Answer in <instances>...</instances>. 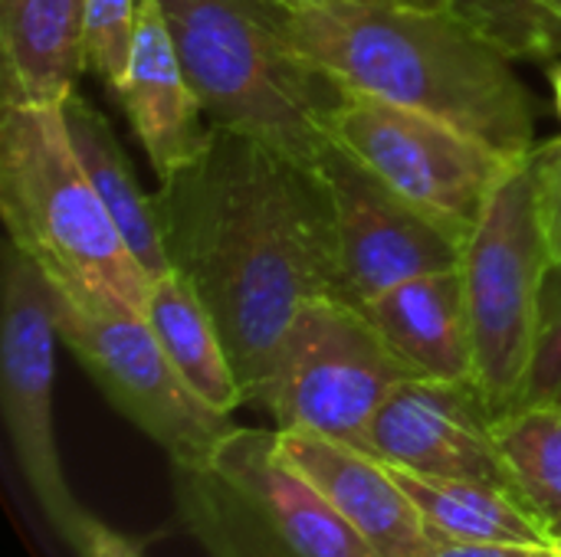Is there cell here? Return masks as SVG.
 <instances>
[{"instance_id":"cell-1","label":"cell","mask_w":561,"mask_h":557,"mask_svg":"<svg viewBox=\"0 0 561 557\" xmlns=\"http://www.w3.org/2000/svg\"><path fill=\"white\" fill-rule=\"evenodd\" d=\"M154 200L171 269L210 309L243 404L263 407L302 302L345 299L319 171L210 125L204 151L164 177Z\"/></svg>"},{"instance_id":"cell-2","label":"cell","mask_w":561,"mask_h":557,"mask_svg":"<svg viewBox=\"0 0 561 557\" xmlns=\"http://www.w3.org/2000/svg\"><path fill=\"white\" fill-rule=\"evenodd\" d=\"M302 56L335 82L434 115L506 158L533 154L536 95L513 56L457 7L339 0L289 7Z\"/></svg>"},{"instance_id":"cell-3","label":"cell","mask_w":561,"mask_h":557,"mask_svg":"<svg viewBox=\"0 0 561 557\" xmlns=\"http://www.w3.org/2000/svg\"><path fill=\"white\" fill-rule=\"evenodd\" d=\"M184 76L214 128L250 135L316 167L332 144L342 82L289 36L276 0H158Z\"/></svg>"},{"instance_id":"cell-4","label":"cell","mask_w":561,"mask_h":557,"mask_svg":"<svg viewBox=\"0 0 561 557\" xmlns=\"http://www.w3.org/2000/svg\"><path fill=\"white\" fill-rule=\"evenodd\" d=\"M0 213L10 243L46 272L53 289L82 302L118 299L145 312L151 279L92 187L59 105H3Z\"/></svg>"},{"instance_id":"cell-5","label":"cell","mask_w":561,"mask_h":557,"mask_svg":"<svg viewBox=\"0 0 561 557\" xmlns=\"http://www.w3.org/2000/svg\"><path fill=\"white\" fill-rule=\"evenodd\" d=\"M171 473L178 519L210 557H378L286 463L276 430L233 427L204 460Z\"/></svg>"},{"instance_id":"cell-6","label":"cell","mask_w":561,"mask_h":557,"mask_svg":"<svg viewBox=\"0 0 561 557\" xmlns=\"http://www.w3.org/2000/svg\"><path fill=\"white\" fill-rule=\"evenodd\" d=\"M549 269L552 256L526 154L496 184L460 256L473 332V384L496 417L523 404Z\"/></svg>"},{"instance_id":"cell-7","label":"cell","mask_w":561,"mask_h":557,"mask_svg":"<svg viewBox=\"0 0 561 557\" xmlns=\"http://www.w3.org/2000/svg\"><path fill=\"white\" fill-rule=\"evenodd\" d=\"M417 378L342 295H316L296 312L263 410L276 430H306L365 450V433L391 391Z\"/></svg>"},{"instance_id":"cell-8","label":"cell","mask_w":561,"mask_h":557,"mask_svg":"<svg viewBox=\"0 0 561 557\" xmlns=\"http://www.w3.org/2000/svg\"><path fill=\"white\" fill-rule=\"evenodd\" d=\"M329 138L460 243L480 223L510 164L519 161L434 115L348 85L329 115Z\"/></svg>"},{"instance_id":"cell-9","label":"cell","mask_w":561,"mask_h":557,"mask_svg":"<svg viewBox=\"0 0 561 557\" xmlns=\"http://www.w3.org/2000/svg\"><path fill=\"white\" fill-rule=\"evenodd\" d=\"M59 341L76 355L105 401L154 440L171 466L204 460L237 423L214 410L164 355L145 312L118 302H82L53 289Z\"/></svg>"},{"instance_id":"cell-10","label":"cell","mask_w":561,"mask_h":557,"mask_svg":"<svg viewBox=\"0 0 561 557\" xmlns=\"http://www.w3.org/2000/svg\"><path fill=\"white\" fill-rule=\"evenodd\" d=\"M56 309L46 272L13 243L3 253L0 315V397L20 473L49 525L66 535L85 512L62 476L53 433Z\"/></svg>"},{"instance_id":"cell-11","label":"cell","mask_w":561,"mask_h":557,"mask_svg":"<svg viewBox=\"0 0 561 557\" xmlns=\"http://www.w3.org/2000/svg\"><path fill=\"white\" fill-rule=\"evenodd\" d=\"M325 184L345 299L362 305L424 272L460 266L463 243L339 144L316 161Z\"/></svg>"},{"instance_id":"cell-12","label":"cell","mask_w":561,"mask_h":557,"mask_svg":"<svg viewBox=\"0 0 561 557\" xmlns=\"http://www.w3.org/2000/svg\"><path fill=\"white\" fill-rule=\"evenodd\" d=\"M365 453L421 476L470 479L516 492L496 443V414L477 384L434 378L401 381L375 414L365 433Z\"/></svg>"},{"instance_id":"cell-13","label":"cell","mask_w":561,"mask_h":557,"mask_svg":"<svg viewBox=\"0 0 561 557\" xmlns=\"http://www.w3.org/2000/svg\"><path fill=\"white\" fill-rule=\"evenodd\" d=\"M276 446L378 557H424L434 548L424 515L378 456L306 430H276Z\"/></svg>"},{"instance_id":"cell-14","label":"cell","mask_w":561,"mask_h":557,"mask_svg":"<svg viewBox=\"0 0 561 557\" xmlns=\"http://www.w3.org/2000/svg\"><path fill=\"white\" fill-rule=\"evenodd\" d=\"M128 121L158 181L194 161L210 141V121L184 76L168 20L158 0H141L128 72L118 85Z\"/></svg>"},{"instance_id":"cell-15","label":"cell","mask_w":561,"mask_h":557,"mask_svg":"<svg viewBox=\"0 0 561 557\" xmlns=\"http://www.w3.org/2000/svg\"><path fill=\"white\" fill-rule=\"evenodd\" d=\"M358 309L417 378L473 384V332L460 266L398 282Z\"/></svg>"},{"instance_id":"cell-16","label":"cell","mask_w":561,"mask_h":557,"mask_svg":"<svg viewBox=\"0 0 561 557\" xmlns=\"http://www.w3.org/2000/svg\"><path fill=\"white\" fill-rule=\"evenodd\" d=\"M3 105H62L89 66L85 0H0Z\"/></svg>"},{"instance_id":"cell-17","label":"cell","mask_w":561,"mask_h":557,"mask_svg":"<svg viewBox=\"0 0 561 557\" xmlns=\"http://www.w3.org/2000/svg\"><path fill=\"white\" fill-rule=\"evenodd\" d=\"M59 108H62L69 141L76 148L92 187L99 190L105 210L112 213L122 240L128 243L131 256L141 263V269L148 272L151 282L158 276L171 272L158 200L141 190V184L131 171V161H128L125 148L118 144L105 115L79 92H72Z\"/></svg>"},{"instance_id":"cell-18","label":"cell","mask_w":561,"mask_h":557,"mask_svg":"<svg viewBox=\"0 0 561 557\" xmlns=\"http://www.w3.org/2000/svg\"><path fill=\"white\" fill-rule=\"evenodd\" d=\"M145 322L151 325L164 355L181 371V378L194 387L197 397H204L220 414H233L237 407H247L224 335L210 309L201 302V295L191 289L184 276L171 269L151 282L145 302Z\"/></svg>"},{"instance_id":"cell-19","label":"cell","mask_w":561,"mask_h":557,"mask_svg":"<svg viewBox=\"0 0 561 557\" xmlns=\"http://www.w3.org/2000/svg\"><path fill=\"white\" fill-rule=\"evenodd\" d=\"M398 486L411 496L437 542H493V545H549L546 525L529 506L500 486L470 479H434L391 466Z\"/></svg>"},{"instance_id":"cell-20","label":"cell","mask_w":561,"mask_h":557,"mask_svg":"<svg viewBox=\"0 0 561 557\" xmlns=\"http://www.w3.org/2000/svg\"><path fill=\"white\" fill-rule=\"evenodd\" d=\"M496 443L519 499L552 538L561 525V407L526 404L496 417Z\"/></svg>"},{"instance_id":"cell-21","label":"cell","mask_w":561,"mask_h":557,"mask_svg":"<svg viewBox=\"0 0 561 557\" xmlns=\"http://www.w3.org/2000/svg\"><path fill=\"white\" fill-rule=\"evenodd\" d=\"M513 59L561 62V0H463L457 3Z\"/></svg>"},{"instance_id":"cell-22","label":"cell","mask_w":561,"mask_h":557,"mask_svg":"<svg viewBox=\"0 0 561 557\" xmlns=\"http://www.w3.org/2000/svg\"><path fill=\"white\" fill-rule=\"evenodd\" d=\"M141 0H85L89 69L112 89L125 82Z\"/></svg>"},{"instance_id":"cell-23","label":"cell","mask_w":561,"mask_h":557,"mask_svg":"<svg viewBox=\"0 0 561 557\" xmlns=\"http://www.w3.org/2000/svg\"><path fill=\"white\" fill-rule=\"evenodd\" d=\"M526 404L561 407V266L556 263L542 286L536 348H533V364H529V378H526L519 407H526Z\"/></svg>"},{"instance_id":"cell-24","label":"cell","mask_w":561,"mask_h":557,"mask_svg":"<svg viewBox=\"0 0 561 557\" xmlns=\"http://www.w3.org/2000/svg\"><path fill=\"white\" fill-rule=\"evenodd\" d=\"M529 161L536 174V200L549 256L556 266H561V138L536 144Z\"/></svg>"},{"instance_id":"cell-25","label":"cell","mask_w":561,"mask_h":557,"mask_svg":"<svg viewBox=\"0 0 561 557\" xmlns=\"http://www.w3.org/2000/svg\"><path fill=\"white\" fill-rule=\"evenodd\" d=\"M62 542L79 557H145L131 538L118 535L115 529H108L89 512L76 519V525L62 535Z\"/></svg>"},{"instance_id":"cell-26","label":"cell","mask_w":561,"mask_h":557,"mask_svg":"<svg viewBox=\"0 0 561 557\" xmlns=\"http://www.w3.org/2000/svg\"><path fill=\"white\" fill-rule=\"evenodd\" d=\"M424 557H561L559 545H493V542H434Z\"/></svg>"},{"instance_id":"cell-27","label":"cell","mask_w":561,"mask_h":557,"mask_svg":"<svg viewBox=\"0 0 561 557\" xmlns=\"http://www.w3.org/2000/svg\"><path fill=\"white\" fill-rule=\"evenodd\" d=\"M552 92H556V105H559V115H561V62L552 69Z\"/></svg>"},{"instance_id":"cell-28","label":"cell","mask_w":561,"mask_h":557,"mask_svg":"<svg viewBox=\"0 0 561 557\" xmlns=\"http://www.w3.org/2000/svg\"><path fill=\"white\" fill-rule=\"evenodd\" d=\"M276 3H286V7H319V3H339V0H276Z\"/></svg>"},{"instance_id":"cell-29","label":"cell","mask_w":561,"mask_h":557,"mask_svg":"<svg viewBox=\"0 0 561 557\" xmlns=\"http://www.w3.org/2000/svg\"><path fill=\"white\" fill-rule=\"evenodd\" d=\"M408 3H424V7H457L463 0H408Z\"/></svg>"},{"instance_id":"cell-30","label":"cell","mask_w":561,"mask_h":557,"mask_svg":"<svg viewBox=\"0 0 561 557\" xmlns=\"http://www.w3.org/2000/svg\"><path fill=\"white\" fill-rule=\"evenodd\" d=\"M552 542H561V525H556V529H552Z\"/></svg>"},{"instance_id":"cell-31","label":"cell","mask_w":561,"mask_h":557,"mask_svg":"<svg viewBox=\"0 0 561 557\" xmlns=\"http://www.w3.org/2000/svg\"><path fill=\"white\" fill-rule=\"evenodd\" d=\"M556 545H559V552H561V542H556Z\"/></svg>"}]
</instances>
